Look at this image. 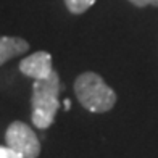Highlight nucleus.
Returning a JSON list of instances; mask_svg holds the SVG:
<instances>
[{
	"instance_id": "nucleus-1",
	"label": "nucleus",
	"mask_w": 158,
	"mask_h": 158,
	"mask_svg": "<svg viewBox=\"0 0 158 158\" xmlns=\"http://www.w3.org/2000/svg\"><path fill=\"white\" fill-rule=\"evenodd\" d=\"M60 90L61 82L58 73L53 69L47 79L34 81L31 97V118L35 127L48 129L55 121V114L60 108Z\"/></svg>"
},
{
	"instance_id": "nucleus-2",
	"label": "nucleus",
	"mask_w": 158,
	"mask_h": 158,
	"mask_svg": "<svg viewBox=\"0 0 158 158\" xmlns=\"http://www.w3.org/2000/svg\"><path fill=\"white\" fill-rule=\"evenodd\" d=\"M74 94L79 103L92 113L110 111L116 103V92L106 85L102 76L92 71L77 76L74 81Z\"/></svg>"
},
{
	"instance_id": "nucleus-3",
	"label": "nucleus",
	"mask_w": 158,
	"mask_h": 158,
	"mask_svg": "<svg viewBox=\"0 0 158 158\" xmlns=\"http://www.w3.org/2000/svg\"><path fill=\"white\" fill-rule=\"evenodd\" d=\"M6 145L23 158H37L40 155V142L32 129L23 121H15L5 132Z\"/></svg>"
},
{
	"instance_id": "nucleus-4",
	"label": "nucleus",
	"mask_w": 158,
	"mask_h": 158,
	"mask_svg": "<svg viewBox=\"0 0 158 158\" xmlns=\"http://www.w3.org/2000/svg\"><path fill=\"white\" fill-rule=\"evenodd\" d=\"M19 71L27 77H32L34 81L47 79L52 74V55L48 52H35L19 63Z\"/></svg>"
},
{
	"instance_id": "nucleus-5",
	"label": "nucleus",
	"mask_w": 158,
	"mask_h": 158,
	"mask_svg": "<svg viewBox=\"0 0 158 158\" xmlns=\"http://www.w3.org/2000/svg\"><path fill=\"white\" fill-rule=\"evenodd\" d=\"M27 50H29V44L24 39L10 37V35L0 37V66L15 56L26 53Z\"/></svg>"
},
{
	"instance_id": "nucleus-6",
	"label": "nucleus",
	"mask_w": 158,
	"mask_h": 158,
	"mask_svg": "<svg viewBox=\"0 0 158 158\" xmlns=\"http://www.w3.org/2000/svg\"><path fill=\"white\" fill-rule=\"evenodd\" d=\"M94 3H95V0H64L66 8L71 13H74V15H81L85 10H89Z\"/></svg>"
},
{
	"instance_id": "nucleus-7",
	"label": "nucleus",
	"mask_w": 158,
	"mask_h": 158,
	"mask_svg": "<svg viewBox=\"0 0 158 158\" xmlns=\"http://www.w3.org/2000/svg\"><path fill=\"white\" fill-rule=\"evenodd\" d=\"M0 158H23L19 153H16L15 150H11L8 145L2 147L0 145Z\"/></svg>"
},
{
	"instance_id": "nucleus-8",
	"label": "nucleus",
	"mask_w": 158,
	"mask_h": 158,
	"mask_svg": "<svg viewBox=\"0 0 158 158\" xmlns=\"http://www.w3.org/2000/svg\"><path fill=\"white\" fill-rule=\"evenodd\" d=\"M129 2L135 6H147V5L158 6V0H129Z\"/></svg>"
},
{
	"instance_id": "nucleus-9",
	"label": "nucleus",
	"mask_w": 158,
	"mask_h": 158,
	"mask_svg": "<svg viewBox=\"0 0 158 158\" xmlns=\"http://www.w3.org/2000/svg\"><path fill=\"white\" fill-rule=\"evenodd\" d=\"M63 108L66 110V111H68V110L71 108V100H68V98L64 100V102H63Z\"/></svg>"
}]
</instances>
